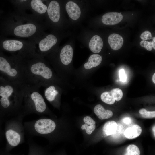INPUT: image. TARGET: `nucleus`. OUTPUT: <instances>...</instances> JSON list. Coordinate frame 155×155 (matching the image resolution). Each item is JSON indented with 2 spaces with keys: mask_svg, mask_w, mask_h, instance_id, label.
<instances>
[{
  "mask_svg": "<svg viewBox=\"0 0 155 155\" xmlns=\"http://www.w3.org/2000/svg\"><path fill=\"white\" fill-rule=\"evenodd\" d=\"M57 39L56 36L52 34L47 35L39 42L38 47L40 51L45 53L49 51L57 43Z\"/></svg>",
  "mask_w": 155,
  "mask_h": 155,
  "instance_id": "nucleus-8",
  "label": "nucleus"
},
{
  "mask_svg": "<svg viewBox=\"0 0 155 155\" xmlns=\"http://www.w3.org/2000/svg\"><path fill=\"white\" fill-rule=\"evenodd\" d=\"M58 94V91L53 84L48 86L44 92V95L46 99L51 102L55 100Z\"/></svg>",
  "mask_w": 155,
  "mask_h": 155,
  "instance_id": "nucleus-18",
  "label": "nucleus"
},
{
  "mask_svg": "<svg viewBox=\"0 0 155 155\" xmlns=\"http://www.w3.org/2000/svg\"><path fill=\"white\" fill-rule=\"evenodd\" d=\"M155 73H154L152 77V80L154 84L155 83Z\"/></svg>",
  "mask_w": 155,
  "mask_h": 155,
  "instance_id": "nucleus-30",
  "label": "nucleus"
},
{
  "mask_svg": "<svg viewBox=\"0 0 155 155\" xmlns=\"http://www.w3.org/2000/svg\"><path fill=\"white\" fill-rule=\"evenodd\" d=\"M131 121V119L129 117H126L124 118L123 120V122L127 124H129Z\"/></svg>",
  "mask_w": 155,
  "mask_h": 155,
  "instance_id": "nucleus-27",
  "label": "nucleus"
},
{
  "mask_svg": "<svg viewBox=\"0 0 155 155\" xmlns=\"http://www.w3.org/2000/svg\"><path fill=\"white\" fill-rule=\"evenodd\" d=\"M36 26L32 23L20 24L16 26L13 29V33L16 36L26 38L33 35L36 32Z\"/></svg>",
  "mask_w": 155,
  "mask_h": 155,
  "instance_id": "nucleus-5",
  "label": "nucleus"
},
{
  "mask_svg": "<svg viewBox=\"0 0 155 155\" xmlns=\"http://www.w3.org/2000/svg\"><path fill=\"white\" fill-rule=\"evenodd\" d=\"M108 43L111 48L115 50L120 49L123 43V39L120 35L113 33L110 35L108 38Z\"/></svg>",
  "mask_w": 155,
  "mask_h": 155,
  "instance_id": "nucleus-13",
  "label": "nucleus"
},
{
  "mask_svg": "<svg viewBox=\"0 0 155 155\" xmlns=\"http://www.w3.org/2000/svg\"><path fill=\"white\" fill-rule=\"evenodd\" d=\"M66 11L69 17L73 20H77L80 18L81 11L79 6L72 1L68 2L65 6Z\"/></svg>",
  "mask_w": 155,
  "mask_h": 155,
  "instance_id": "nucleus-12",
  "label": "nucleus"
},
{
  "mask_svg": "<svg viewBox=\"0 0 155 155\" xmlns=\"http://www.w3.org/2000/svg\"><path fill=\"white\" fill-rule=\"evenodd\" d=\"M123 93L122 90L118 88H114L110 92L102 93L100 96L101 100L108 104H113L115 101H119L122 98Z\"/></svg>",
  "mask_w": 155,
  "mask_h": 155,
  "instance_id": "nucleus-7",
  "label": "nucleus"
},
{
  "mask_svg": "<svg viewBox=\"0 0 155 155\" xmlns=\"http://www.w3.org/2000/svg\"><path fill=\"white\" fill-rule=\"evenodd\" d=\"M22 113L12 117L7 123L5 135L8 145L14 147L25 142L26 134Z\"/></svg>",
  "mask_w": 155,
  "mask_h": 155,
  "instance_id": "nucleus-4",
  "label": "nucleus"
},
{
  "mask_svg": "<svg viewBox=\"0 0 155 155\" xmlns=\"http://www.w3.org/2000/svg\"><path fill=\"white\" fill-rule=\"evenodd\" d=\"M30 5L33 10L40 14L45 13L47 10V6L43 3L41 0H32L31 1Z\"/></svg>",
  "mask_w": 155,
  "mask_h": 155,
  "instance_id": "nucleus-20",
  "label": "nucleus"
},
{
  "mask_svg": "<svg viewBox=\"0 0 155 155\" xmlns=\"http://www.w3.org/2000/svg\"><path fill=\"white\" fill-rule=\"evenodd\" d=\"M123 18V16L121 13L110 12L107 13L103 16L102 21L105 25H112L118 24Z\"/></svg>",
  "mask_w": 155,
  "mask_h": 155,
  "instance_id": "nucleus-10",
  "label": "nucleus"
},
{
  "mask_svg": "<svg viewBox=\"0 0 155 155\" xmlns=\"http://www.w3.org/2000/svg\"><path fill=\"white\" fill-rule=\"evenodd\" d=\"M73 51L70 45L64 46L61 49L60 54L61 61L65 65H69L71 62L73 57Z\"/></svg>",
  "mask_w": 155,
  "mask_h": 155,
  "instance_id": "nucleus-11",
  "label": "nucleus"
},
{
  "mask_svg": "<svg viewBox=\"0 0 155 155\" xmlns=\"http://www.w3.org/2000/svg\"><path fill=\"white\" fill-rule=\"evenodd\" d=\"M140 45L142 47L145 48L149 51H151L152 49L151 42H148L144 40H142L140 42Z\"/></svg>",
  "mask_w": 155,
  "mask_h": 155,
  "instance_id": "nucleus-23",
  "label": "nucleus"
},
{
  "mask_svg": "<svg viewBox=\"0 0 155 155\" xmlns=\"http://www.w3.org/2000/svg\"><path fill=\"white\" fill-rule=\"evenodd\" d=\"M94 112L98 118L101 120L108 119L113 115V112L109 110H106L101 104L96 105L94 107Z\"/></svg>",
  "mask_w": 155,
  "mask_h": 155,
  "instance_id": "nucleus-16",
  "label": "nucleus"
},
{
  "mask_svg": "<svg viewBox=\"0 0 155 155\" xmlns=\"http://www.w3.org/2000/svg\"><path fill=\"white\" fill-rule=\"evenodd\" d=\"M22 59V64L27 86L38 88L53 84L55 77L50 67L36 54Z\"/></svg>",
  "mask_w": 155,
  "mask_h": 155,
  "instance_id": "nucleus-1",
  "label": "nucleus"
},
{
  "mask_svg": "<svg viewBox=\"0 0 155 155\" xmlns=\"http://www.w3.org/2000/svg\"><path fill=\"white\" fill-rule=\"evenodd\" d=\"M144 118H152L155 117V111H146L144 113L141 115Z\"/></svg>",
  "mask_w": 155,
  "mask_h": 155,
  "instance_id": "nucleus-25",
  "label": "nucleus"
},
{
  "mask_svg": "<svg viewBox=\"0 0 155 155\" xmlns=\"http://www.w3.org/2000/svg\"><path fill=\"white\" fill-rule=\"evenodd\" d=\"M101 56L98 54H93L89 57L88 61L84 65L85 69L88 70L99 65L102 61Z\"/></svg>",
  "mask_w": 155,
  "mask_h": 155,
  "instance_id": "nucleus-17",
  "label": "nucleus"
},
{
  "mask_svg": "<svg viewBox=\"0 0 155 155\" xmlns=\"http://www.w3.org/2000/svg\"><path fill=\"white\" fill-rule=\"evenodd\" d=\"M117 128V125L115 121H108L103 126V133L105 135L109 136L114 133Z\"/></svg>",
  "mask_w": 155,
  "mask_h": 155,
  "instance_id": "nucleus-21",
  "label": "nucleus"
},
{
  "mask_svg": "<svg viewBox=\"0 0 155 155\" xmlns=\"http://www.w3.org/2000/svg\"><path fill=\"white\" fill-rule=\"evenodd\" d=\"M141 38L143 40H149L152 38L151 33L148 31H145L143 32L140 35Z\"/></svg>",
  "mask_w": 155,
  "mask_h": 155,
  "instance_id": "nucleus-24",
  "label": "nucleus"
},
{
  "mask_svg": "<svg viewBox=\"0 0 155 155\" xmlns=\"http://www.w3.org/2000/svg\"><path fill=\"white\" fill-rule=\"evenodd\" d=\"M0 86V103L1 107L12 117L21 113L26 86L9 81Z\"/></svg>",
  "mask_w": 155,
  "mask_h": 155,
  "instance_id": "nucleus-2",
  "label": "nucleus"
},
{
  "mask_svg": "<svg viewBox=\"0 0 155 155\" xmlns=\"http://www.w3.org/2000/svg\"><path fill=\"white\" fill-rule=\"evenodd\" d=\"M83 121L85 124L82 126L81 129L85 130L88 134H91L95 129V122L89 116L85 117L84 118Z\"/></svg>",
  "mask_w": 155,
  "mask_h": 155,
  "instance_id": "nucleus-19",
  "label": "nucleus"
},
{
  "mask_svg": "<svg viewBox=\"0 0 155 155\" xmlns=\"http://www.w3.org/2000/svg\"><path fill=\"white\" fill-rule=\"evenodd\" d=\"M3 46L5 50L12 52H20V55L25 56L30 54L24 49V45L23 42L20 41L9 40L4 41Z\"/></svg>",
  "mask_w": 155,
  "mask_h": 155,
  "instance_id": "nucleus-6",
  "label": "nucleus"
},
{
  "mask_svg": "<svg viewBox=\"0 0 155 155\" xmlns=\"http://www.w3.org/2000/svg\"><path fill=\"white\" fill-rule=\"evenodd\" d=\"M146 111L147 110L144 108H142L139 110V113L141 115L145 113Z\"/></svg>",
  "mask_w": 155,
  "mask_h": 155,
  "instance_id": "nucleus-29",
  "label": "nucleus"
},
{
  "mask_svg": "<svg viewBox=\"0 0 155 155\" xmlns=\"http://www.w3.org/2000/svg\"><path fill=\"white\" fill-rule=\"evenodd\" d=\"M119 75L120 81L123 82H125L127 80V77L125 72L123 69H120L119 71Z\"/></svg>",
  "mask_w": 155,
  "mask_h": 155,
  "instance_id": "nucleus-26",
  "label": "nucleus"
},
{
  "mask_svg": "<svg viewBox=\"0 0 155 155\" xmlns=\"http://www.w3.org/2000/svg\"><path fill=\"white\" fill-rule=\"evenodd\" d=\"M37 87L27 86L25 89L21 113L25 117L30 114L45 113L47 106Z\"/></svg>",
  "mask_w": 155,
  "mask_h": 155,
  "instance_id": "nucleus-3",
  "label": "nucleus"
},
{
  "mask_svg": "<svg viewBox=\"0 0 155 155\" xmlns=\"http://www.w3.org/2000/svg\"><path fill=\"white\" fill-rule=\"evenodd\" d=\"M142 132L141 127L137 124L134 125L127 128L125 131L124 134L128 139H133L139 136Z\"/></svg>",
  "mask_w": 155,
  "mask_h": 155,
  "instance_id": "nucleus-15",
  "label": "nucleus"
},
{
  "mask_svg": "<svg viewBox=\"0 0 155 155\" xmlns=\"http://www.w3.org/2000/svg\"><path fill=\"white\" fill-rule=\"evenodd\" d=\"M90 50L93 53H97L100 52L103 46V42L101 38L95 35L90 39L89 44Z\"/></svg>",
  "mask_w": 155,
  "mask_h": 155,
  "instance_id": "nucleus-14",
  "label": "nucleus"
},
{
  "mask_svg": "<svg viewBox=\"0 0 155 155\" xmlns=\"http://www.w3.org/2000/svg\"><path fill=\"white\" fill-rule=\"evenodd\" d=\"M140 151L139 148L134 144H131L126 148L124 155H140Z\"/></svg>",
  "mask_w": 155,
  "mask_h": 155,
  "instance_id": "nucleus-22",
  "label": "nucleus"
},
{
  "mask_svg": "<svg viewBox=\"0 0 155 155\" xmlns=\"http://www.w3.org/2000/svg\"><path fill=\"white\" fill-rule=\"evenodd\" d=\"M48 16L50 19L54 22H58L60 18V7L56 1H51L49 4L47 9Z\"/></svg>",
  "mask_w": 155,
  "mask_h": 155,
  "instance_id": "nucleus-9",
  "label": "nucleus"
},
{
  "mask_svg": "<svg viewBox=\"0 0 155 155\" xmlns=\"http://www.w3.org/2000/svg\"><path fill=\"white\" fill-rule=\"evenodd\" d=\"M153 132L154 133V136H155V126L153 127V129H152Z\"/></svg>",
  "mask_w": 155,
  "mask_h": 155,
  "instance_id": "nucleus-31",
  "label": "nucleus"
},
{
  "mask_svg": "<svg viewBox=\"0 0 155 155\" xmlns=\"http://www.w3.org/2000/svg\"><path fill=\"white\" fill-rule=\"evenodd\" d=\"M152 41L151 42V44L152 47L154 49H155V37L152 38Z\"/></svg>",
  "mask_w": 155,
  "mask_h": 155,
  "instance_id": "nucleus-28",
  "label": "nucleus"
}]
</instances>
